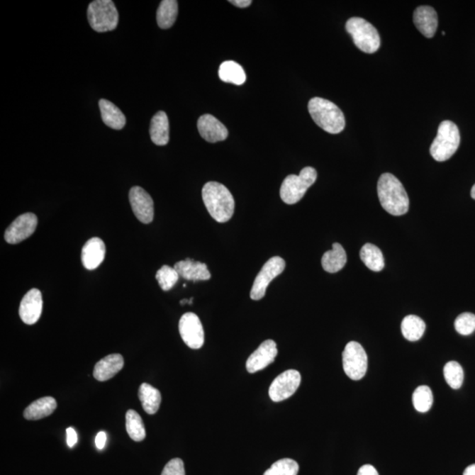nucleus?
Masks as SVG:
<instances>
[{
    "label": "nucleus",
    "instance_id": "f257e3e1",
    "mask_svg": "<svg viewBox=\"0 0 475 475\" xmlns=\"http://www.w3.org/2000/svg\"><path fill=\"white\" fill-rule=\"evenodd\" d=\"M203 200L208 213L216 221L225 223L235 213V199L225 186L219 182L210 181L203 186Z\"/></svg>",
    "mask_w": 475,
    "mask_h": 475
},
{
    "label": "nucleus",
    "instance_id": "f03ea898",
    "mask_svg": "<svg viewBox=\"0 0 475 475\" xmlns=\"http://www.w3.org/2000/svg\"><path fill=\"white\" fill-rule=\"evenodd\" d=\"M378 196L383 209L393 216L408 213L409 199L403 184L392 174H383L378 181Z\"/></svg>",
    "mask_w": 475,
    "mask_h": 475
},
{
    "label": "nucleus",
    "instance_id": "7ed1b4c3",
    "mask_svg": "<svg viewBox=\"0 0 475 475\" xmlns=\"http://www.w3.org/2000/svg\"><path fill=\"white\" fill-rule=\"evenodd\" d=\"M308 111L314 123L327 133L338 134L345 130V115L332 101L314 97L309 101Z\"/></svg>",
    "mask_w": 475,
    "mask_h": 475
},
{
    "label": "nucleus",
    "instance_id": "20e7f679",
    "mask_svg": "<svg viewBox=\"0 0 475 475\" xmlns=\"http://www.w3.org/2000/svg\"><path fill=\"white\" fill-rule=\"evenodd\" d=\"M459 144L458 126L451 121H444L438 127L437 137L430 146V155L437 162H445L454 155Z\"/></svg>",
    "mask_w": 475,
    "mask_h": 475
},
{
    "label": "nucleus",
    "instance_id": "39448f33",
    "mask_svg": "<svg viewBox=\"0 0 475 475\" xmlns=\"http://www.w3.org/2000/svg\"><path fill=\"white\" fill-rule=\"evenodd\" d=\"M317 171L313 167L303 168L298 175H288L280 189V196L286 204H295L306 195V191L316 181Z\"/></svg>",
    "mask_w": 475,
    "mask_h": 475
},
{
    "label": "nucleus",
    "instance_id": "423d86ee",
    "mask_svg": "<svg viewBox=\"0 0 475 475\" xmlns=\"http://www.w3.org/2000/svg\"><path fill=\"white\" fill-rule=\"evenodd\" d=\"M346 30L353 42L364 53H375L380 47V36L374 25L363 18L353 17L347 21Z\"/></svg>",
    "mask_w": 475,
    "mask_h": 475
},
{
    "label": "nucleus",
    "instance_id": "0eeeda50",
    "mask_svg": "<svg viewBox=\"0 0 475 475\" xmlns=\"http://www.w3.org/2000/svg\"><path fill=\"white\" fill-rule=\"evenodd\" d=\"M87 19L94 31L109 32L118 27L119 14L111 0H95L87 9Z\"/></svg>",
    "mask_w": 475,
    "mask_h": 475
},
{
    "label": "nucleus",
    "instance_id": "6e6552de",
    "mask_svg": "<svg viewBox=\"0 0 475 475\" xmlns=\"http://www.w3.org/2000/svg\"><path fill=\"white\" fill-rule=\"evenodd\" d=\"M343 370L352 380H360L367 374L368 367L367 354L363 347L357 342H350L342 353Z\"/></svg>",
    "mask_w": 475,
    "mask_h": 475
},
{
    "label": "nucleus",
    "instance_id": "1a4fd4ad",
    "mask_svg": "<svg viewBox=\"0 0 475 475\" xmlns=\"http://www.w3.org/2000/svg\"><path fill=\"white\" fill-rule=\"evenodd\" d=\"M285 269V262L283 258L274 257L263 265L259 272L250 291V298L253 301H260L266 294L268 288L273 279L281 275Z\"/></svg>",
    "mask_w": 475,
    "mask_h": 475
},
{
    "label": "nucleus",
    "instance_id": "9d476101",
    "mask_svg": "<svg viewBox=\"0 0 475 475\" xmlns=\"http://www.w3.org/2000/svg\"><path fill=\"white\" fill-rule=\"evenodd\" d=\"M301 383V375L298 371L288 370L281 374L269 386V396L275 403H280L294 396Z\"/></svg>",
    "mask_w": 475,
    "mask_h": 475
},
{
    "label": "nucleus",
    "instance_id": "9b49d317",
    "mask_svg": "<svg viewBox=\"0 0 475 475\" xmlns=\"http://www.w3.org/2000/svg\"><path fill=\"white\" fill-rule=\"evenodd\" d=\"M179 332L185 345L190 349L202 348L204 343V331L199 317L193 313H187L179 321Z\"/></svg>",
    "mask_w": 475,
    "mask_h": 475
},
{
    "label": "nucleus",
    "instance_id": "f8f14e48",
    "mask_svg": "<svg viewBox=\"0 0 475 475\" xmlns=\"http://www.w3.org/2000/svg\"><path fill=\"white\" fill-rule=\"evenodd\" d=\"M38 219L34 213L19 216L9 226L5 233V240L9 244L21 242L35 233L38 228Z\"/></svg>",
    "mask_w": 475,
    "mask_h": 475
},
{
    "label": "nucleus",
    "instance_id": "ddd939ff",
    "mask_svg": "<svg viewBox=\"0 0 475 475\" xmlns=\"http://www.w3.org/2000/svg\"><path fill=\"white\" fill-rule=\"evenodd\" d=\"M131 208L136 218L144 224H149L155 217V207L152 196L144 189L135 186L129 194Z\"/></svg>",
    "mask_w": 475,
    "mask_h": 475
},
{
    "label": "nucleus",
    "instance_id": "4468645a",
    "mask_svg": "<svg viewBox=\"0 0 475 475\" xmlns=\"http://www.w3.org/2000/svg\"><path fill=\"white\" fill-rule=\"evenodd\" d=\"M279 353L276 343L273 340H267L263 342L259 348L248 357L246 367L250 374H255L268 367L275 361Z\"/></svg>",
    "mask_w": 475,
    "mask_h": 475
},
{
    "label": "nucleus",
    "instance_id": "2eb2a0df",
    "mask_svg": "<svg viewBox=\"0 0 475 475\" xmlns=\"http://www.w3.org/2000/svg\"><path fill=\"white\" fill-rule=\"evenodd\" d=\"M43 296L38 289H32L26 294L20 305V317L27 325H34L41 317L43 312Z\"/></svg>",
    "mask_w": 475,
    "mask_h": 475
},
{
    "label": "nucleus",
    "instance_id": "dca6fc26",
    "mask_svg": "<svg viewBox=\"0 0 475 475\" xmlns=\"http://www.w3.org/2000/svg\"><path fill=\"white\" fill-rule=\"evenodd\" d=\"M201 137L209 142L224 141L228 137V130L215 116L206 114L200 116L197 122Z\"/></svg>",
    "mask_w": 475,
    "mask_h": 475
},
{
    "label": "nucleus",
    "instance_id": "f3484780",
    "mask_svg": "<svg viewBox=\"0 0 475 475\" xmlns=\"http://www.w3.org/2000/svg\"><path fill=\"white\" fill-rule=\"evenodd\" d=\"M106 247L100 238H92L82 248V261L86 269L94 270L104 261Z\"/></svg>",
    "mask_w": 475,
    "mask_h": 475
},
{
    "label": "nucleus",
    "instance_id": "a211bd4d",
    "mask_svg": "<svg viewBox=\"0 0 475 475\" xmlns=\"http://www.w3.org/2000/svg\"><path fill=\"white\" fill-rule=\"evenodd\" d=\"M174 268L182 279L194 282L210 280L211 277L206 263L194 261L189 258L175 263Z\"/></svg>",
    "mask_w": 475,
    "mask_h": 475
},
{
    "label": "nucleus",
    "instance_id": "6ab92c4d",
    "mask_svg": "<svg viewBox=\"0 0 475 475\" xmlns=\"http://www.w3.org/2000/svg\"><path fill=\"white\" fill-rule=\"evenodd\" d=\"M414 23L416 28L427 38H432L436 34L438 20L433 7L419 6L414 12Z\"/></svg>",
    "mask_w": 475,
    "mask_h": 475
},
{
    "label": "nucleus",
    "instance_id": "aec40b11",
    "mask_svg": "<svg viewBox=\"0 0 475 475\" xmlns=\"http://www.w3.org/2000/svg\"><path fill=\"white\" fill-rule=\"evenodd\" d=\"M123 365V357L120 354H112V355L105 357L95 364L94 377L98 381H107L115 377L122 370Z\"/></svg>",
    "mask_w": 475,
    "mask_h": 475
},
{
    "label": "nucleus",
    "instance_id": "412c9836",
    "mask_svg": "<svg viewBox=\"0 0 475 475\" xmlns=\"http://www.w3.org/2000/svg\"><path fill=\"white\" fill-rule=\"evenodd\" d=\"M99 107H100L101 119L106 125L113 130L123 129L126 124V118L118 107L105 99H101L99 101Z\"/></svg>",
    "mask_w": 475,
    "mask_h": 475
},
{
    "label": "nucleus",
    "instance_id": "4be33fe9",
    "mask_svg": "<svg viewBox=\"0 0 475 475\" xmlns=\"http://www.w3.org/2000/svg\"><path fill=\"white\" fill-rule=\"evenodd\" d=\"M151 140L156 145H166L169 142V121L164 111L156 113L150 126Z\"/></svg>",
    "mask_w": 475,
    "mask_h": 475
},
{
    "label": "nucleus",
    "instance_id": "5701e85b",
    "mask_svg": "<svg viewBox=\"0 0 475 475\" xmlns=\"http://www.w3.org/2000/svg\"><path fill=\"white\" fill-rule=\"evenodd\" d=\"M57 407V401L53 397L41 398L25 409L24 418L29 421H35V420L47 418L56 410Z\"/></svg>",
    "mask_w": 475,
    "mask_h": 475
},
{
    "label": "nucleus",
    "instance_id": "b1692460",
    "mask_svg": "<svg viewBox=\"0 0 475 475\" xmlns=\"http://www.w3.org/2000/svg\"><path fill=\"white\" fill-rule=\"evenodd\" d=\"M347 255L341 244H332V250L327 251L321 259L323 268L328 273H336L345 268Z\"/></svg>",
    "mask_w": 475,
    "mask_h": 475
},
{
    "label": "nucleus",
    "instance_id": "393cba45",
    "mask_svg": "<svg viewBox=\"0 0 475 475\" xmlns=\"http://www.w3.org/2000/svg\"><path fill=\"white\" fill-rule=\"evenodd\" d=\"M138 397L142 408L148 415H155L158 412L162 403V394L158 389L147 383H142L138 391Z\"/></svg>",
    "mask_w": 475,
    "mask_h": 475
},
{
    "label": "nucleus",
    "instance_id": "a878e982",
    "mask_svg": "<svg viewBox=\"0 0 475 475\" xmlns=\"http://www.w3.org/2000/svg\"><path fill=\"white\" fill-rule=\"evenodd\" d=\"M219 78L225 83H233L237 86L243 85L247 77L244 69L235 61H225L218 70Z\"/></svg>",
    "mask_w": 475,
    "mask_h": 475
},
{
    "label": "nucleus",
    "instance_id": "bb28decb",
    "mask_svg": "<svg viewBox=\"0 0 475 475\" xmlns=\"http://www.w3.org/2000/svg\"><path fill=\"white\" fill-rule=\"evenodd\" d=\"M360 258L365 266L372 272H381L385 267L382 252L374 244L367 243L361 248Z\"/></svg>",
    "mask_w": 475,
    "mask_h": 475
},
{
    "label": "nucleus",
    "instance_id": "cd10ccee",
    "mask_svg": "<svg viewBox=\"0 0 475 475\" xmlns=\"http://www.w3.org/2000/svg\"><path fill=\"white\" fill-rule=\"evenodd\" d=\"M178 16V2L177 0H163L157 11V23L162 29L170 28L175 23Z\"/></svg>",
    "mask_w": 475,
    "mask_h": 475
},
{
    "label": "nucleus",
    "instance_id": "c85d7f7f",
    "mask_svg": "<svg viewBox=\"0 0 475 475\" xmlns=\"http://www.w3.org/2000/svg\"><path fill=\"white\" fill-rule=\"evenodd\" d=\"M426 325L421 318L415 315L406 316L401 323V332L408 341L416 342L425 334Z\"/></svg>",
    "mask_w": 475,
    "mask_h": 475
},
{
    "label": "nucleus",
    "instance_id": "c756f323",
    "mask_svg": "<svg viewBox=\"0 0 475 475\" xmlns=\"http://www.w3.org/2000/svg\"><path fill=\"white\" fill-rule=\"evenodd\" d=\"M126 430L131 440L141 442L146 437L145 428L138 412L130 409L126 413Z\"/></svg>",
    "mask_w": 475,
    "mask_h": 475
},
{
    "label": "nucleus",
    "instance_id": "7c9ffc66",
    "mask_svg": "<svg viewBox=\"0 0 475 475\" xmlns=\"http://www.w3.org/2000/svg\"><path fill=\"white\" fill-rule=\"evenodd\" d=\"M433 404V394L431 389L427 386H420L413 393V405L420 413H426L430 410Z\"/></svg>",
    "mask_w": 475,
    "mask_h": 475
},
{
    "label": "nucleus",
    "instance_id": "2f4dec72",
    "mask_svg": "<svg viewBox=\"0 0 475 475\" xmlns=\"http://www.w3.org/2000/svg\"><path fill=\"white\" fill-rule=\"evenodd\" d=\"M444 376L449 386L452 389H459L464 381V371L459 363L455 361L448 362L445 365Z\"/></svg>",
    "mask_w": 475,
    "mask_h": 475
},
{
    "label": "nucleus",
    "instance_id": "473e14b6",
    "mask_svg": "<svg viewBox=\"0 0 475 475\" xmlns=\"http://www.w3.org/2000/svg\"><path fill=\"white\" fill-rule=\"evenodd\" d=\"M299 466L291 459H282L274 463L263 475H298Z\"/></svg>",
    "mask_w": 475,
    "mask_h": 475
},
{
    "label": "nucleus",
    "instance_id": "72a5a7b5",
    "mask_svg": "<svg viewBox=\"0 0 475 475\" xmlns=\"http://www.w3.org/2000/svg\"><path fill=\"white\" fill-rule=\"evenodd\" d=\"M179 277L180 276L177 269L168 265L162 266L156 274V279L160 286L165 291H170L174 286L178 282Z\"/></svg>",
    "mask_w": 475,
    "mask_h": 475
},
{
    "label": "nucleus",
    "instance_id": "f704fd0d",
    "mask_svg": "<svg viewBox=\"0 0 475 475\" xmlns=\"http://www.w3.org/2000/svg\"><path fill=\"white\" fill-rule=\"evenodd\" d=\"M455 330L462 335H469L475 330V315L471 313H464L457 318Z\"/></svg>",
    "mask_w": 475,
    "mask_h": 475
},
{
    "label": "nucleus",
    "instance_id": "c9c22d12",
    "mask_svg": "<svg viewBox=\"0 0 475 475\" xmlns=\"http://www.w3.org/2000/svg\"><path fill=\"white\" fill-rule=\"evenodd\" d=\"M162 475H185L184 462L179 458L171 459L164 467Z\"/></svg>",
    "mask_w": 475,
    "mask_h": 475
},
{
    "label": "nucleus",
    "instance_id": "e433bc0d",
    "mask_svg": "<svg viewBox=\"0 0 475 475\" xmlns=\"http://www.w3.org/2000/svg\"><path fill=\"white\" fill-rule=\"evenodd\" d=\"M67 442L69 447H74L77 442H78V435H77L76 430L73 428H68L67 430Z\"/></svg>",
    "mask_w": 475,
    "mask_h": 475
},
{
    "label": "nucleus",
    "instance_id": "4c0bfd02",
    "mask_svg": "<svg viewBox=\"0 0 475 475\" xmlns=\"http://www.w3.org/2000/svg\"><path fill=\"white\" fill-rule=\"evenodd\" d=\"M106 442H107V434L104 431H100L95 437V445L98 450H102L105 447Z\"/></svg>",
    "mask_w": 475,
    "mask_h": 475
},
{
    "label": "nucleus",
    "instance_id": "58836bf2",
    "mask_svg": "<svg viewBox=\"0 0 475 475\" xmlns=\"http://www.w3.org/2000/svg\"><path fill=\"white\" fill-rule=\"evenodd\" d=\"M357 475H379L378 471L371 465H364L358 470Z\"/></svg>",
    "mask_w": 475,
    "mask_h": 475
},
{
    "label": "nucleus",
    "instance_id": "ea45409f",
    "mask_svg": "<svg viewBox=\"0 0 475 475\" xmlns=\"http://www.w3.org/2000/svg\"><path fill=\"white\" fill-rule=\"evenodd\" d=\"M229 2L233 4V6L240 7V9H246V7L250 6L252 4L251 0H231Z\"/></svg>",
    "mask_w": 475,
    "mask_h": 475
},
{
    "label": "nucleus",
    "instance_id": "a19ab883",
    "mask_svg": "<svg viewBox=\"0 0 475 475\" xmlns=\"http://www.w3.org/2000/svg\"><path fill=\"white\" fill-rule=\"evenodd\" d=\"M463 475H475V464L467 466L465 471H464Z\"/></svg>",
    "mask_w": 475,
    "mask_h": 475
},
{
    "label": "nucleus",
    "instance_id": "79ce46f5",
    "mask_svg": "<svg viewBox=\"0 0 475 475\" xmlns=\"http://www.w3.org/2000/svg\"><path fill=\"white\" fill-rule=\"evenodd\" d=\"M471 196L475 200V184L474 185L472 190H471Z\"/></svg>",
    "mask_w": 475,
    "mask_h": 475
},
{
    "label": "nucleus",
    "instance_id": "37998d69",
    "mask_svg": "<svg viewBox=\"0 0 475 475\" xmlns=\"http://www.w3.org/2000/svg\"><path fill=\"white\" fill-rule=\"evenodd\" d=\"M189 299H182V301L180 302L181 305H185V304H189Z\"/></svg>",
    "mask_w": 475,
    "mask_h": 475
}]
</instances>
